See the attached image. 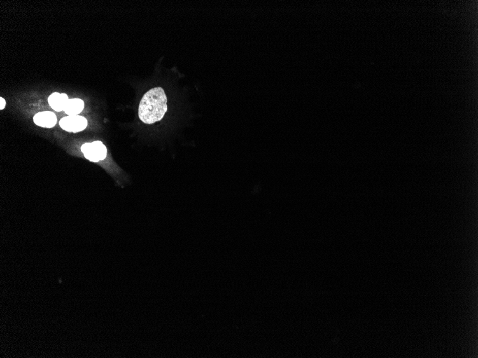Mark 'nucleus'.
Returning <instances> with one entry per match:
<instances>
[{
	"mask_svg": "<svg viewBox=\"0 0 478 358\" xmlns=\"http://www.w3.org/2000/svg\"><path fill=\"white\" fill-rule=\"evenodd\" d=\"M60 127L63 130L67 132H81L85 130L87 126V120L86 118L82 116H68L65 117L59 122Z\"/></svg>",
	"mask_w": 478,
	"mask_h": 358,
	"instance_id": "obj_3",
	"label": "nucleus"
},
{
	"mask_svg": "<svg viewBox=\"0 0 478 358\" xmlns=\"http://www.w3.org/2000/svg\"><path fill=\"white\" fill-rule=\"evenodd\" d=\"M36 125L45 128H52L57 124V117L55 113L50 111L41 112L33 118Z\"/></svg>",
	"mask_w": 478,
	"mask_h": 358,
	"instance_id": "obj_4",
	"label": "nucleus"
},
{
	"mask_svg": "<svg viewBox=\"0 0 478 358\" xmlns=\"http://www.w3.org/2000/svg\"><path fill=\"white\" fill-rule=\"evenodd\" d=\"M5 104H6V102H5V99L1 97L0 98V110L4 109Z\"/></svg>",
	"mask_w": 478,
	"mask_h": 358,
	"instance_id": "obj_7",
	"label": "nucleus"
},
{
	"mask_svg": "<svg viewBox=\"0 0 478 358\" xmlns=\"http://www.w3.org/2000/svg\"><path fill=\"white\" fill-rule=\"evenodd\" d=\"M68 99V96L66 94L55 93L52 94L48 99L49 104L56 111H64L65 106L67 104Z\"/></svg>",
	"mask_w": 478,
	"mask_h": 358,
	"instance_id": "obj_5",
	"label": "nucleus"
},
{
	"mask_svg": "<svg viewBox=\"0 0 478 358\" xmlns=\"http://www.w3.org/2000/svg\"><path fill=\"white\" fill-rule=\"evenodd\" d=\"M167 111V97L161 87H155L142 97L138 108L140 120L145 124L155 123L164 118Z\"/></svg>",
	"mask_w": 478,
	"mask_h": 358,
	"instance_id": "obj_1",
	"label": "nucleus"
},
{
	"mask_svg": "<svg viewBox=\"0 0 478 358\" xmlns=\"http://www.w3.org/2000/svg\"><path fill=\"white\" fill-rule=\"evenodd\" d=\"M84 108V102L80 99H72L68 101L64 111L69 116H76Z\"/></svg>",
	"mask_w": 478,
	"mask_h": 358,
	"instance_id": "obj_6",
	"label": "nucleus"
},
{
	"mask_svg": "<svg viewBox=\"0 0 478 358\" xmlns=\"http://www.w3.org/2000/svg\"><path fill=\"white\" fill-rule=\"evenodd\" d=\"M81 150L85 158L92 162H98L106 158V147L99 141L92 143H85L82 146Z\"/></svg>",
	"mask_w": 478,
	"mask_h": 358,
	"instance_id": "obj_2",
	"label": "nucleus"
}]
</instances>
